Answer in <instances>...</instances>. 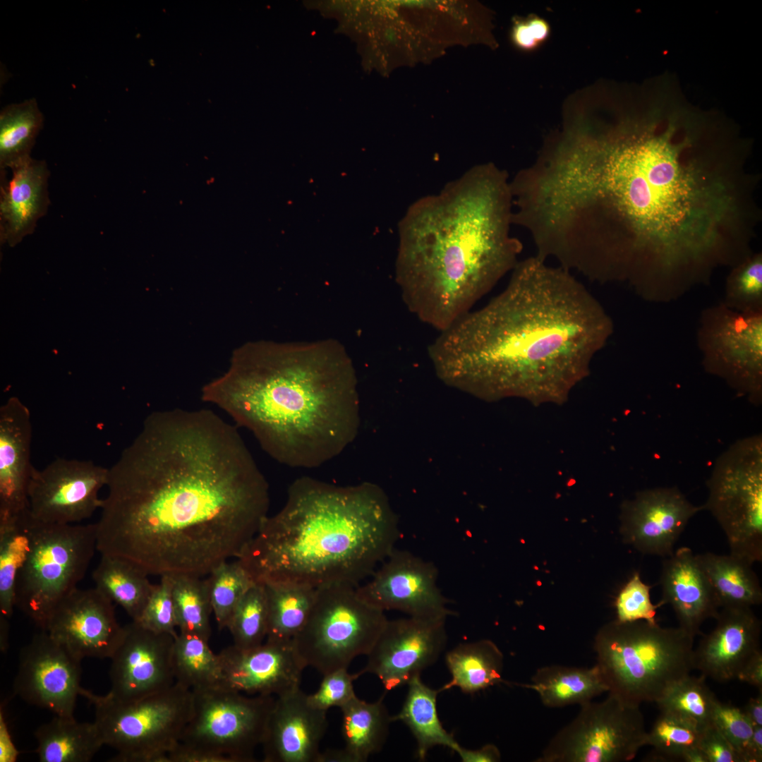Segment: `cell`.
Here are the masks:
<instances>
[{"mask_svg":"<svg viewBox=\"0 0 762 762\" xmlns=\"http://www.w3.org/2000/svg\"><path fill=\"white\" fill-rule=\"evenodd\" d=\"M685 762H708L704 754L699 748L694 749L687 752L683 758Z\"/></svg>","mask_w":762,"mask_h":762,"instance_id":"680465c9","label":"cell"},{"mask_svg":"<svg viewBox=\"0 0 762 762\" xmlns=\"http://www.w3.org/2000/svg\"><path fill=\"white\" fill-rule=\"evenodd\" d=\"M154 585L151 594L136 622L143 628L157 634H167L176 638L177 624L172 597L170 575L160 576Z\"/></svg>","mask_w":762,"mask_h":762,"instance_id":"f6af8a7d","label":"cell"},{"mask_svg":"<svg viewBox=\"0 0 762 762\" xmlns=\"http://www.w3.org/2000/svg\"><path fill=\"white\" fill-rule=\"evenodd\" d=\"M703 510L691 504L677 487L646 489L621 506L623 541L644 555L666 557L689 520Z\"/></svg>","mask_w":762,"mask_h":762,"instance_id":"44dd1931","label":"cell"},{"mask_svg":"<svg viewBox=\"0 0 762 762\" xmlns=\"http://www.w3.org/2000/svg\"><path fill=\"white\" fill-rule=\"evenodd\" d=\"M109 468L91 461L57 458L42 470L33 467L28 485L30 516L47 524H75L101 509L100 490Z\"/></svg>","mask_w":762,"mask_h":762,"instance_id":"9a60e30c","label":"cell"},{"mask_svg":"<svg viewBox=\"0 0 762 762\" xmlns=\"http://www.w3.org/2000/svg\"><path fill=\"white\" fill-rule=\"evenodd\" d=\"M31 441L30 411L11 398L0 408V519L28 510Z\"/></svg>","mask_w":762,"mask_h":762,"instance_id":"d4e9b609","label":"cell"},{"mask_svg":"<svg viewBox=\"0 0 762 762\" xmlns=\"http://www.w3.org/2000/svg\"><path fill=\"white\" fill-rule=\"evenodd\" d=\"M704 370L753 404L762 398V312L740 313L722 301L701 311L696 332Z\"/></svg>","mask_w":762,"mask_h":762,"instance_id":"5bb4252c","label":"cell"},{"mask_svg":"<svg viewBox=\"0 0 762 762\" xmlns=\"http://www.w3.org/2000/svg\"><path fill=\"white\" fill-rule=\"evenodd\" d=\"M207 579L212 612L219 629L222 630L227 628L237 604L255 582L238 560L221 562Z\"/></svg>","mask_w":762,"mask_h":762,"instance_id":"60d3db41","label":"cell"},{"mask_svg":"<svg viewBox=\"0 0 762 762\" xmlns=\"http://www.w3.org/2000/svg\"><path fill=\"white\" fill-rule=\"evenodd\" d=\"M356 587L336 585L318 589L301 630L293 639L306 667L322 676L348 668L359 655H367L382 631L387 618L358 595Z\"/></svg>","mask_w":762,"mask_h":762,"instance_id":"30bf717a","label":"cell"},{"mask_svg":"<svg viewBox=\"0 0 762 762\" xmlns=\"http://www.w3.org/2000/svg\"><path fill=\"white\" fill-rule=\"evenodd\" d=\"M408 691L400 711L392 715V721H400L408 727L416 742V755L425 761L429 751L436 746L447 747L456 752L460 744L453 734L443 727L437 713V698L440 691L426 685L421 675L407 684Z\"/></svg>","mask_w":762,"mask_h":762,"instance_id":"f546056e","label":"cell"},{"mask_svg":"<svg viewBox=\"0 0 762 762\" xmlns=\"http://www.w3.org/2000/svg\"><path fill=\"white\" fill-rule=\"evenodd\" d=\"M398 519L385 492L303 476L236 558L255 583L357 587L395 548Z\"/></svg>","mask_w":762,"mask_h":762,"instance_id":"8992f818","label":"cell"},{"mask_svg":"<svg viewBox=\"0 0 762 762\" xmlns=\"http://www.w3.org/2000/svg\"><path fill=\"white\" fill-rule=\"evenodd\" d=\"M7 618L0 616V631H1V649L5 651L7 648L8 639V623Z\"/></svg>","mask_w":762,"mask_h":762,"instance_id":"91938a15","label":"cell"},{"mask_svg":"<svg viewBox=\"0 0 762 762\" xmlns=\"http://www.w3.org/2000/svg\"><path fill=\"white\" fill-rule=\"evenodd\" d=\"M446 620L411 616L387 620L360 672L375 675L387 691L407 685L444 652Z\"/></svg>","mask_w":762,"mask_h":762,"instance_id":"e0dca14e","label":"cell"},{"mask_svg":"<svg viewBox=\"0 0 762 762\" xmlns=\"http://www.w3.org/2000/svg\"><path fill=\"white\" fill-rule=\"evenodd\" d=\"M675 95L575 129L536 172L547 238L591 281L670 302L753 251L759 179L730 124Z\"/></svg>","mask_w":762,"mask_h":762,"instance_id":"6da1fadb","label":"cell"},{"mask_svg":"<svg viewBox=\"0 0 762 762\" xmlns=\"http://www.w3.org/2000/svg\"><path fill=\"white\" fill-rule=\"evenodd\" d=\"M461 321L445 329L435 355L468 365L482 397L534 406L564 404L614 332L583 283L536 255L519 260L505 289Z\"/></svg>","mask_w":762,"mask_h":762,"instance_id":"3957f363","label":"cell"},{"mask_svg":"<svg viewBox=\"0 0 762 762\" xmlns=\"http://www.w3.org/2000/svg\"><path fill=\"white\" fill-rule=\"evenodd\" d=\"M81 659L42 630L20 652L13 691L30 704L56 715L73 717L80 686Z\"/></svg>","mask_w":762,"mask_h":762,"instance_id":"ac0fdd59","label":"cell"},{"mask_svg":"<svg viewBox=\"0 0 762 762\" xmlns=\"http://www.w3.org/2000/svg\"><path fill=\"white\" fill-rule=\"evenodd\" d=\"M385 695L375 702L356 696L340 708L344 749L352 762H365L383 748L392 722L384 703Z\"/></svg>","mask_w":762,"mask_h":762,"instance_id":"d6a6232c","label":"cell"},{"mask_svg":"<svg viewBox=\"0 0 762 762\" xmlns=\"http://www.w3.org/2000/svg\"><path fill=\"white\" fill-rule=\"evenodd\" d=\"M371 576L356 590L362 600L377 609L424 618H447L455 614L437 586L436 566L409 551L394 548Z\"/></svg>","mask_w":762,"mask_h":762,"instance_id":"2e32d148","label":"cell"},{"mask_svg":"<svg viewBox=\"0 0 762 762\" xmlns=\"http://www.w3.org/2000/svg\"><path fill=\"white\" fill-rule=\"evenodd\" d=\"M463 762H498L501 753L493 744H486L477 749H468L461 745L455 752Z\"/></svg>","mask_w":762,"mask_h":762,"instance_id":"f5cc1de1","label":"cell"},{"mask_svg":"<svg viewBox=\"0 0 762 762\" xmlns=\"http://www.w3.org/2000/svg\"><path fill=\"white\" fill-rule=\"evenodd\" d=\"M263 584L268 611L265 641L293 640L307 621L315 601L318 589L283 583Z\"/></svg>","mask_w":762,"mask_h":762,"instance_id":"e575fe53","label":"cell"},{"mask_svg":"<svg viewBox=\"0 0 762 762\" xmlns=\"http://www.w3.org/2000/svg\"><path fill=\"white\" fill-rule=\"evenodd\" d=\"M757 696L750 698L742 710L754 727H762V689Z\"/></svg>","mask_w":762,"mask_h":762,"instance_id":"9f6ffc18","label":"cell"},{"mask_svg":"<svg viewBox=\"0 0 762 762\" xmlns=\"http://www.w3.org/2000/svg\"><path fill=\"white\" fill-rule=\"evenodd\" d=\"M698 748L708 762H741L737 753L713 722L701 731Z\"/></svg>","mask_w":762,"mask_h":762,"instance_id":"681fc988","label":"cell"},{"mask_svg":"<svg viewBox=\"0 0 762 762\" xmlns=\"http://www.w3.org/2000/svg\"><path fill=\"white\" fill-rule=\"evenodd\" d=\"M147 576L128 560L102 555L92 577L99 591L120 605L133 621H137L154 586Z\"/></svg>","mask_w":762,"mask_h":762,"instance_id":"836d02e7","label":"cell"},{"mask_svg":"<svg viewBox=\"0 0 762 762\" xmlns=\"http://www.w3.org/2000/svg\"><path fill=\"white\" fill-rule=\"evenodd\" d=\"M267 624L265 585L255 583L237 604L227 626L233 645L243 649L260 646L267 637Z\"/></svg>","mask_w":762,"mask_h":762,"instance_id":"b9f144b4","label":"cell"},{"mask_svg":"<svg viewBox=\"0 0 762 762\" xmlns=\"http://www.w3.org/2000/svg\"><path fill=\"white\" fill-rule=\"evenodd\" d=\"M107 487L97 550L147 575H208L268 516L264 475L236 427L210 409L150 413Z\"/></svg>","mask_w":762,"mask_h":762,"instance_id":"7a4b0ae2","label":"cell"},{"mask_svg":"<svg viewBox=\"0 0 762 762\" xmlns=\"http://www.w3.org/2000/svg\"><path fill=\"white\" fill-rule=\"evenodd\" d=\"M512 214L510 179L492 163L414 201L399 224L397 261L412 310L445 329L512 272L523 248Z\"/></svg>","mask_w":762,"mask_h":762,"instance_id":"5b68a950","label":"cell"},{"mask_svg":"<svg viewBox=\"0 0 762 762\" xmlns=\"http://www.w3.org/2000/svg\"><path fill=\"white\" fill-rule=\"evenodd\" d=\"M9 181L1 176L0 236L14 246L33 232L49 205V171L42 160L32 157L13 167Z\"/></svg>","mask_w":762,"mask_h":762,"instance_id":"4316f807","label":"cell"},{"mask_svg":"<svg viewBox=\"0 0 762 762\" xmlns=\"http://www.w3.org/2000/svg\"><path fill=\"white\" fill-rule=\"evenodd\" d=\"M32 520L30 550L16 579V607L44 630L56 606L84 578L97 550V528L96 523Z\"/></svg>","mask_w":762,"mask_h":762,"instance_id":"9c48e42d","label":"cell"},{"mask_svg":"<svg viewBox=\"0 0 762 762\" xmlns=\"http://www.w3.org/2000/svg\"><path fill=\"white\" fill-rule=\"evenodd\" d=\"M174 641L172 636L155 633L136 622L125 625L123 638L111 657V689L107 694L130 701L172 686Z\"/></svg>","mask_w":762,"mask_h":762,"instance_id":"ffe728a7","label":"cell"},{"mask_svg":"<svg viewBox=\"0 0 762 762\" xmlns=\"http://www.w3.org/2000/svg\"><path fill=\"white\" fill-rule=\"evenodd\" d=\"M694 639L680 627L644 620L603 626L593 648L607 693L640 706L655 703L694 669Z\"/></svg>","mask_w":762,"mask_h":762,"instance_id":"52a82bcc","label":"cell"},{"mask_svg":"<svg viewBox=\"0 0 762 762\" xmlns=\"http://www.w3.org/2000/svg\"><path fill=\"white\" fill-rule=\"evenodd\" d=\"M703 505L725 534L731 554L762 561V439L736 441L717 459Z\"/></svg>","mask_w":762,"mask_h":762,"instance_id":"8fae6325","label":"cell"},{"mask_svg":"<svg viewBox=\"0 0 762 762\" xmlns=\"http://www.w3.org/2000/svg\"><path fill=\"white\" fill-rule=\"evenodd\" d=\"M175 682L192 691L216 687L221 679L218 654L208 641L193 634L179 632L173 646Z\"/></svg>","mask_w":762,"mask_h":762,"instance_id":"74e56055","label":"cell"},{"mask_svg":"<svg viewBox=\"0 0 762 762\" xmlns=\"http://www.w3.org/2000/svg\"><path fill=\"white\" fill-rule=\"evenodd\" d=\"M659 583L660 603L672 606L679 627L693 638L701 634L707 619L717 617L720 608L715 597L691 548H679L665 557Z\"/></svg>","mask_w":762,"mask_h":762,"instance_id":"484cf974","label":"cell"},{"mask_svg":"<svg viewBox=\"0 0 762 762\" xmlns=\"http://www.w3.org/2000/svg\"><path fill=\"white\" fill-rule=\"evenodd\" d=\"M700 734L701 730L690 722L660 712L647 732L646 745L653 748L651 758L682 761L687 752L698 748Z\"/></svg>","mask_w":762,"mask_h":762,"instance_id":"7bdbcfd3","label":"cell"},{"mask_svg":"<svg viewBox=\"0 0 762 762\" xmlns=\"http://www.w3.org/2000/svg\"><path fill=\"white\" fill-rule=\"evenodd\" d=\"M44 117L35 99L6 106L0 113L1 171L28 159Z\"/></svg>","mask_w":762,"mask_h":762,"instance_id":"8d00e7d4","label":"cell"},{"mask_svg":"<svg viewBox=\"0 0 762 762\" xmlns=\"http://www.w3.org/2000/svg\"><path fill=\"white\" fill-rule=\"evenodd\" d=\"M722 303L740 313L762 312L761 253H753L731 267Z\"/></svg>","mask_w":762,"mask_h":762,"instance_id":"ee69618b","label":"cell"},{"mask_svg":"<svg viewBox=\"0 0 762 762\" xmlns=\"http://www.w3.org/2000/svg\"><path fill=\"white\" fill-rule=\"evenodd\" d=\"M104 744L117 751L111 761L165 762L181 741L193 710V691L174 683L170 687L130 701L87 691Z\"/></svg>","mask_w":762,"mask_h":762,"instance_id":"ba28073f","label":"cell"},{"mask_svg":"<svg viewBox=\"0 0 762 762\" xmlns=\"http://www.w3.org/2000/svg\"><path fill=\"white\" fill-rule=\"evenodd\" d=\"M218 657L221 679L217 687L247 695L276 697L300 687L306 667L293 640L265 641L248 649L232 645Z\"/></svg>","mask_w":762,"mask_h":762,"instance_id":"7402d4cb","label":"cell"},{"mask_svg":"<svg viewBox=\"0 0 762 762\" xmlns=\"http://www.w3.org/2000/svg\"><path fill=\"white\" fill-rule=\"evenodd\" d=\"M44 631L81 660L111 658L125 626L117 621L114 603L95 587L76 588L56 606Z\"/></svg>","mask_w":762,"mask_h":762,"instance_id":"d6986e66","label":"cell"},{"mask_svg":"<svg viewBox=\"0 0 762 762\" xmlns=\"http://www.w3.org/2000/svg\"><path fill=\"white\" fill-rule=\"evenodd\" d=\"M647 732L640 706L608 694L601 701L581 705L535 761H629L646 745Z\"/></svg>","mask_w":762,"mask_h":762,"instance_id":"7c38bea8","label":"cell"},{"mask_svg":"<svg viewBox=\"0 0 762 762\" xmlns=\"http://www.w3.org/2000/svg\"><path fill=\"white\" fill-rule=\"evenodd\" d=\"M758 690L762 689V652L758 653L745 665L738 677Z\"/></svg>","mask_w":762,"mask_h":762,"instance_id":"db71d44e","label":"cell"},{"mask_svg":"<svg viewBox=\"0 0 762 762\" xmlns=\"http://www.w3.org/2000/svg\"><path fill=\"white\" fill-rule=\"evenodd\" d=\"M165 762H234L225 755L193 748L179 742L170 751Z\"/></svg>","mask_w":762,"mask_h":762,"instance_id":"816d5d0a","label":"cell"},{"mask_svg":"<svg viewBox=\"0 0 762 762\" xmlns=\"http://www.w3.org/2000/svg\"><path fill=\"white\" fill-rule=\"evenodd\" d=\"M706 678L689 675L676 682L655 702L660 712L687 720L701 731L711 724L718 698Z\"/></svg>","mask_w":762,"mask_h":762,"instance_id":"ab89813d","label":"cell"},{"mask_svg":"<svg viewBox=\"0 0 762 762\" xmlns=\"http://www.w3.org/2000/svg\"><path fill=\"white\" fill-rule=\"evenodd\" d=\"M193 693L192 713L180 742L228 756L234 762L255 761L276 697L218 687Z\"/></svg>","mask_w":762,"mask_h":762,"instance_id":"4fadbf2b","label":"cell"},{"mask_svg":"<svg viewBox=\"0 0 762 762\" xmlns=\"http://www.w3.org/2000/svg\"><path fill=\"white\" fill-rule=\"evenodd\" d=\"M32 527L28 510L0 519V616L7 619L16 607V579L30 550Z\"/></svg>","mask_w":762,"mask_h":762,"instance_id":"d590c367","label":"cell"},{"mask_svg":"<svg viewBox=\"0 0 762 762\" xmlns=\"http://www.w3.org/2000/svg\"><path fill=\"white\" fill-rule=\"evenodd\" d=\"M712 720L744 762L754 727L742 710L717 700Z\"/></svg>","mask_w":762,"mask_h":762,"instance_id":"c3c4849f","label":"cell"},{"mask_svg":"<svg viewBox=\"0 0 762 762\" xmlns=\"http://www.w3.org/2000/svg\"><path fill=\"white\" fill-rule=\"evenodd\" d=\"M445 664L451 678L440 692L456 687L474 694L503 682L504 655L489 639L458 644L446 653Z\"/></svg>","mask_w":762,"mask_h":762,"instance_id":"f1b7e54d","label":"cell"},{"mask_svg":"<svg viewBox=\"0 0 762 762\" xmlns=\"http://www.w3.org/2000/svg\"><path fill=\"white\" fill-rule=\"evenodd\" d=\"M327 711L313 708L300 687L276 696L262 748L264 762H318Z\"/></svg>","mask_w":762,"mask_h":762,"instance_id":"603a6c76","label":"cell"},{"mask_svg":"<svg viewBox=\"0 0 762 762\" xmlns=\"http://www.w3.org/2000/svg\"><path fill=\"white\" fill-rule=\"evenodd\" d=\"M761 761L762 727H755L744 755V762H761Z\"/></svg>","mask_w":762,"mask_h":762,"instance_id":"11a10c76","label":"cell"},{"mask_svg":"<svg viewBox=\"0 0 762 762\" xmlns=\"http://www.w3.org/2000/svg\"><path fill=\"white\" fill-rule=\"evenodd\" d=\"M714 629L694 652V669L718 682L737 679L761 652V622L751 607L721 608Z\"/></svg>","mask_w":762,"mask_h":762,"instance_id":"cb8c5ba5","label":"cell"},{"mask_svg":"<svg viewBox=\"0 0 762 762\" xmlns=\"http://www.w3.org/2000/svg\"><path fill=\"white\" fill-rule=\"evenodd\" d=\"M696 557L719 608L751 607L761 603L762 588L754 564L731 553L706 552Z\"/></svg>","mask_w":762,"mask_h":762,"instance_id":"83f0119b","label":"cell"},{"mask_svg":"<svg viewBox=\"0 0 762 762\" xmlns=\"http://www.w3.org/2000/svg\"><path fill=\"white\" fill-rule=\"evenodd\" d=\"M40 762H88L104 745L93 722L56 715L35 732Z\"/></svg>","mask_w":762,"mask_h":762,"instance_id":"1f68e13d","label":"cell"},{"mask_svg":"<svg viewBox=\"0 0 762 762\" xmlns=\"http://www.w3.org/2000/svg\"><path fill=\"white\" fill-rule=\"evenodd\" d=\"M177 629L180 633L209 641L212 612L207 579L189 575H170Z\"/></svg>","mask_w":762,"mask_h":762,"instance_id":"f35d334b","label":"cell"},{"mask_svg":"<svg viewBox=\"0 0 762 762\" xmlns=\"http://www.w3.org/2000/svg\"><path fill=\"white\" fill-rule=\"evenodd\" d=\"M652 586L645 583L639 572H634L619 592L615 602L617 619L620 622L644 620L656 623V610L661 606L652 603L650 591Z\"/></svg>","mask_w":762,"mask_h":762,"instance_id":"bcb514c9","label":"cell"},{"mask_svg":"<svg viewBox=\"0 0 762 762\" xmlns=\"http://www.w3.org/2000/svg\"><path fill=\"white\" fill-rule=\"evenodd\" d=\"M520 686L535 691L549 708L579 706L607 692L596 665L591 667L553 665L538 668L531 683Z\"/></svg>","mask_w":762,"mask_h":762,"instance_id":"4dcf8cb0","label":"cell"},{"mask_svg":"<svg viewBox=\"0 0 762 762\" xmlns=\"http://www.w3.org/2000/svg\"><path fill=\"white\" fill-rule=\"evenodd\" d=\"M362 674L359 671L351 674L347 668H341L323 675L318 689L307 695L308 701L313 708L327 711L332 707L339 708L356 696L353 682Z\"/></svg>","mask_w":762,"mask_h":762,"instance_id":"7dc6e473","label":"cell"},{"mask_svg":"<svg viewBox=\"0 0 762 762\" xmlns=\"http://www.w3.org/2000/svg\"><path fill=\"white\" fill-rule=\"evenodd\" d=\"M549 33L550 26L544 19L531 16L514 25L512 39L519 48L531 51L541 45L548 37Z\"/></svg>","mask_w":762,"mask_h":762,"instance_id":"f907efd6","label":"cell"},{"mask_svg":"<svg viewBox=\"0 0 762 762\" xmlns=\"http://www.w3.org/2000/svg\"><path fill=\"white\" fill-rule=\"evenodd\" d=\"M280 464L312 468L341 454L359 425L352 362L337 342L253 341L201 389Z\"/></svg>","mask_w":762,"mask_h":762,"instance_id":"277c9868","label":"cell"},{"mask_svg":"<svg viewBox=\"0 0 762 762\" xmlns=\"http://www.w3.org/2000/svg\"><path fill=\"white\" fill-rule=\"evenodd\" d=\"M318 762H352V761L343 748L320 752Z\"/></svg>","mask_w":762,"mask_h":762,"instance_id":"6f0895ef","label":"cell"}]
</instances>
